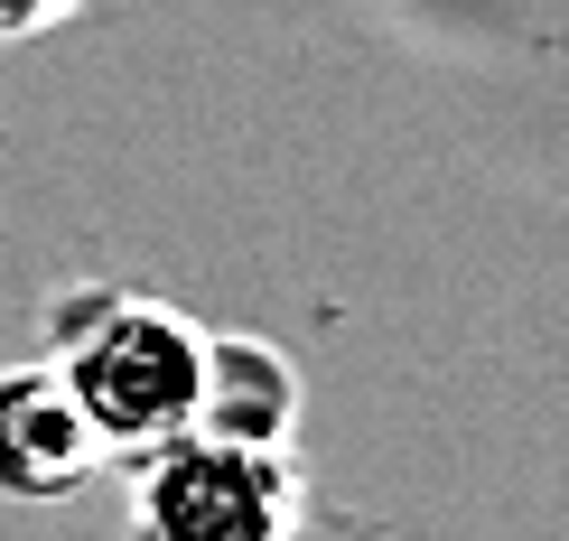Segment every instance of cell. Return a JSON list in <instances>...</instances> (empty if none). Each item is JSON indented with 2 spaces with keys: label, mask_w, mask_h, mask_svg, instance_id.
<instances>
[{
  "label": "cell",
  "mask_w": 569,
  "mask_h": 541,
  "mask_svg": "<svg viewBox=\"0 0 569 541\" xmlns=\"http://www.w3.org/2000/svg\"><path fill=\"white\" fill-rule=\"evenodd\" d=\"M66 10H76V0H0V38H38V29H57Z\"/></svg>",
  "instance_id": "5"
},
{
  "label": "cell",
  "mask_w": 569,
  "mask_h": 541,
  "mask_svg": "<svg viewBox=\"0 0 569 541\" xmlns=\"http://www.w3.org/2000/svg\"><path fill=\"white\" fill-rule=\"evenodd\" d=\"M299 523V467L290 449H243V439H178L140 458L131 541H290Z\"/></svg>",
  "instance_id": "2"
},
{
  "label": "cell",
  "mask_w": 569,
  "mask_h": 541,
  "mask_svg": "<svg viewBox=\"0 0 569 541\" xmlns=\"http://www.w3.org/2000/svg\"><path fill=\"white\" fill-rule=\"evenodd\" d=\"M103 467V449H93L84 411L66 402V383L47 364H19L0 373V495H76V485Z\"/></svg>",
  "instance_id": "3"
},
{
  "label": "cell",
  "mask_w": 569,
  "mask_h": 541,
  "mask_svg": "<svg viewBox=\"0 0 569 541\" xmlns=\"http://www.w3.org/2000/svg\"><path fill=\"white\" fill-rule=\"evenodd\" d=\"M299 383L271 345L252 337H206V439H243V449H290Z\"/></svg>",
  "instance_id": "4"
},
{
  "label": "cell",
  "mask_w": 569,
  "mask_h": 541,
  "mask_svg": "<svg viewBox=\"0 0 569 541\" xmlns=\"http://www.w3.org/2000/svg\"><path fill=\"white\" fill-rule=\"evenodd\" d=\"M66 402L84 411L103 458H159L197 439L206 420V337L159 299L131 290H76L57 309V364Z\"/></svg>",
  "instance_id": "1"
}]
</instances>
